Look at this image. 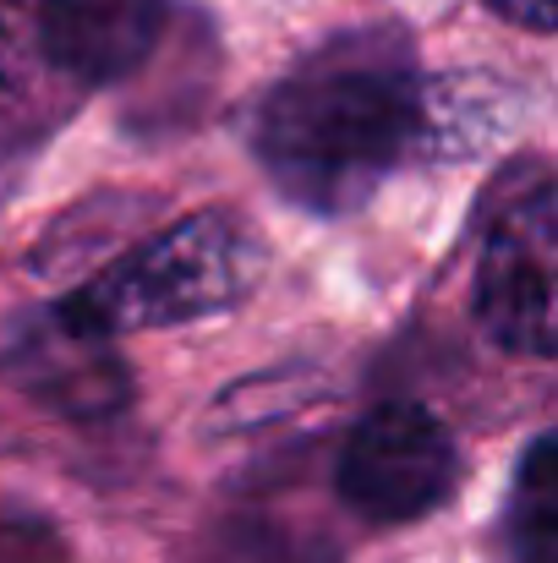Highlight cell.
Instances as JSON below:
<instances>
[{
    "label": "cell",
    "instance_id": "6da1fadb",
    "mask_svg": "<svg viewBox=\"0 0 558 563\" xmlns=\"http://www.w3.org/2000/svg\"><path fill=\"white\" fill-rule=\"evenodd\" d=\"M422 115L427 99L389 38H335L269 93L258 115V159L291 202L351 213L405 159Z\"/></svg>",
    "mask_w": 558,
    "mask_h": 563
},
{
    "label": "cell",
    "instance_id": "7a4b0ae2",
    "mask_svg": "<svg viewBox=\"0 0 558 563\" xmlns=\"http://www.w3.org/2000/svg\"><path fill=\"white\" fill-rule=\"evenodd\" d=\"M263 268L258 235L236 213H186L182 224L143 241L132 257L110 263L72 301H61L88 329L121 340L143 329H176L192 318L236 307Z\"/></svg>",
    "mask_w": 558,
    "mask_h": 563
},
{
    "label": "cell",
    "instance_id": "3957f363",
    "mask_svg": "<svg viewBox=\"0 0 558 563\" xmlns=\"http://www.w3.org/2000/svg\"><path fill=\"white\" fill-rule=\"evenodd\" d=\"M455 476H460V460H455L449 427L427 405L394 399L351 427L335 487L357 515L400 526V520L433 515L455 493Z\"/></svg>",
    "mask_w": 558,
    "mask_h": 563
},
{
    "label": "cell",
    "instance_id": "277c9868",
    "mask_svg": "<svg viewBox=\"0 0 558 563\" xmlns=\"http://www.w3.org/2000/svg\"><path fill=\"white\" fill-rule=\"evenodd\" d=\"M554 187H537L499 213L477 263V323L499 351L532 362L554 356Z\"/></svg>",
    "mask_w": 558,
    "mask_h": 563
},
{
    "label": "cell",
    "instance_id": "5b68a950",
    "mask_svg": "<svg viewBox=\"0 0 558 563\" xmlns=\"http://www.w3.org/2000/svg\"><path fill=\"white\" fill-rule=\"evenodd\" d=\"M165 33V0H33V49L50 71L105 88L132 77Z\"/></svg>",
    "mask_w": 558,
    "mask_h": 563
},
{
    "label": "cell",
    "instance_id": "8992f818",
    "mask_svg": "<svg viewBox=\"0 0 558 563\" xmlns=\"http://www.w3.org/2000/svg\"><path fill=\"white\" fill-rule=\"evenodd\" d=\"M6 373L17 377L28 394H39L44 405L66 410V416H110L127 399V362L116 356V340L88 329L83 318H72L66 307L44 312L39 323H28L6 356Z\"/></svg>",
    "mask_w": 558,
    "mask_h": 563
},
{
    "label": "cell",
    "instance_id": "52a82bcc",
    "mask_svg": "<svg viewBox=\"0 0 558 563\" xmlns=\"http://www.w3.org/2000/svg\"><path fill=\"white\" fill-rule=\"evenodd\" d=\"M192 563H340V548L313 526H291L274 515H236L197 542Z\"/></svg>",
    "mask_w": 558,
    "mask_h": 563
},
{
    "label": "cell",
    "instance_id": "ba28073f",
    "mask_svg": "<svg viewBox=\"0 0 558 563\" xmlns=\"http://www.w3.org/2000/svg\"><path fill=\"white\" fill-rule=\"evenodd\" d=\"M510 526H515V548L526 563H554L558 548V482H554V443L537 438L521 482H515V504H510Z\"/></svg>",
    "mask_w": 558,
    "mask_h": 563
},
{
    "label": "cell",
    "instance_id": "9c48e42d",
    "mask_svg": "<svg viewBox=\"0 0 558 563\" xmlns=\"http://www.w3.org/2000/svg\"><path fill=\"white\" fill-rule=\"evenodd\" d=\"M499 16L532 27V33H554V0H488Z\"/></svg>",
    "mask_w": 558,
    "mask_h": 563
}]
</instances>
